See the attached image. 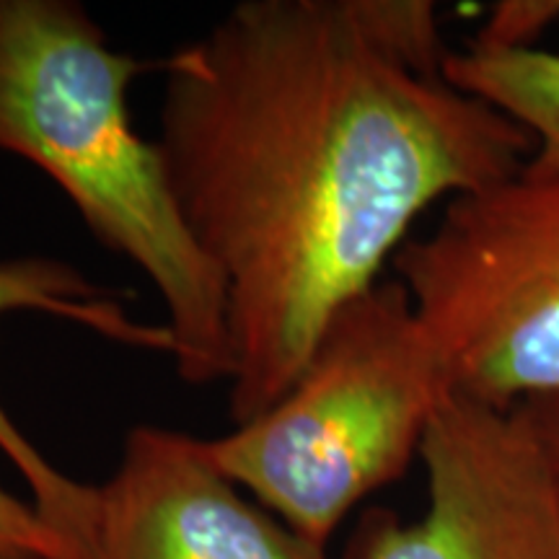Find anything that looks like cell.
I'll use <instances>...</instances> for the list:
<instances>
[{
	"mask_svg": "<svg viewBox=\"0 0 559 559\" xmlns=\"http://www.w3.org/2000/svg\"><path fill=\"white\" fill-rule=\"evenodd\" d=\"M394 267L451 394L513 409L559 391V174L523 164L449 200Z\"/></svg>",
	"mask_w": 559,
	"mask_h": 559,
	"instance_id": "4",
	"label": "cell"
},
{
	"mask_svg": "<svg viewBox=\"0 0 559 559\" xmlns=\"http://www.w3.org/2000/svg\"><path fill=\"white\" fill-rule=\"evenodd\" d=\"M158 68L153 140L226 288L234 425L293 386L417 215L534 151L502 111L394 58L358 0H241Z\"/></svg>",
	"mask_w": 559,
	"mask_h": 559,
	"instance_id": "1",
	"label": "cell"
},
{
	"mask_svg": "<svg viewBox=\"0 0 559 559\" xmlns=\"http://www.w3.org/2000/svg\"><path fill=\"white\" fill-rule=\"evenodd\" d=\"M0 559H70L32 502L0 485Z\"/></svg>",
	"mask_w": 559,
	"mask_h": 559,
	"instance_id": "10",
	"label": "cell"
},
{
	"mask_svg": "<svg viewBox=\"0 0 559 559\" xmlns=\"http://www.w3.org/2000/svg\"><path fill=\"white\" fill-rule=\"evenodd\" d=\"M526 425L531 440H534L536 453H539L544 472L555 492L559 506V391L555 394L534 396V400L513 407Z\"/></svg>",
	"mask_w": 559,
	"mask_h": 559,
	"instance_id": "11",
	"label": "cell"
},
{
	"mask_svg": "<svg viewBox=\"0 0 559 559\" xmlns=\"http://www.w3.org/2000/svg\"><path fill=\"white\" fill-rule=\"evenodd\" d=\"M41 311L79 324L91 334L148 353L174 355L166 324L135 321L122 298L91 283L73 264L55 257H16L0 262V313ZM0 451L32 489V506L68 549L70 559H88L94 542L99 485L60 472L0 407Z\"/></svg>",
	"mask_w": 559,
	"mask_h": 559,
	"instance_id": "7",
	"label": "cell"
},
{
	"mask_svg": "<svg viewBox=\"0 0 559 559\" xmlns=\"http://www.w3.org/2000/svg\"><path fill=\"white\" fill-rule=\"evenodd\" d=\"M151 66L115 50L79 0H0V151L47 174L96 241L160 296L187 386L228 383L234 347L218 270L174 198L128 91Z\"/></svg>",
	"mask_w": 559,
	"mask_h": 559,
	"instance_id": "2",
	"label": "cell"
},
{
	"mask_svg": "<svg viewBox=\"0 0 559 559\" xmlns=\"http://www.w3.org/2000/svg\"><path fill=\"white\" fill-rule=\"evenodd\" d=\"M88 559H330L243 495L205 438L135 425L99 485Z\"/></svg>",
	"mask_w": 559,
	"mask_h": 559,
	"instance_id": "6",
	"label": "cell"
},
{
	"mask_svg": "<svg viewBox=\"0 0 559 559\" xmlns=\"http://www.w3.org/2000/svg\"><path fill=\"white\" fill-rule=\"evenodd\" d=\"M559 21V0H500L466 47L485 52L536 50V39Z\"/></svg>",
	"mask_w": 559,
	"mask_h": 559,
	"instance_id": "9",
	"label": "cell"
},
{
	"mask_svg": "<svg viewBox=\"0 0 559 559\" xmlns=\"http://www.w3.org/2000/svg\"><path fill=\"white\" fill-rule=\"evenodd\" d=\"M443 79L521 124L534 140L526 166L559 174V52L451 50Z\"/></svg>",
	"mask_w": 559,
	"mask_h": 559,
	"instance_id": "8",
	"label": "cell"
},
{
	"mask_svg": "<svg viewBox=\"0 0 559 559\" xmlns=\"http://www.w3.org/2000/svg\"><path fill=\"white\" fill-rule=\"evenodd\" d=\"M451 394L400 280L340 306L293 386L205 451L285 526L326 547L340 523L419 459Z\"/></svg>",
	"mask_w": 559,
	"mask_h": 559,
	"instance_id": "3",
	"label": "cell"
},
{
	"mask_svg": "<svg viewBox=\"0 0 559 559\" xmlns=\"http://www.w3.org/2000/svg\"><path fill=\"white\" fill-rule=\"evenodd\" d=\"M419 461L425 513L368 510L347 559H559V506L519 412L449 394Z\"/></svg>",
	"mask_w": 559,
	"mask_h": 559,
	"instance_id": "5",
	"label": "cell"
}]
</instances>
